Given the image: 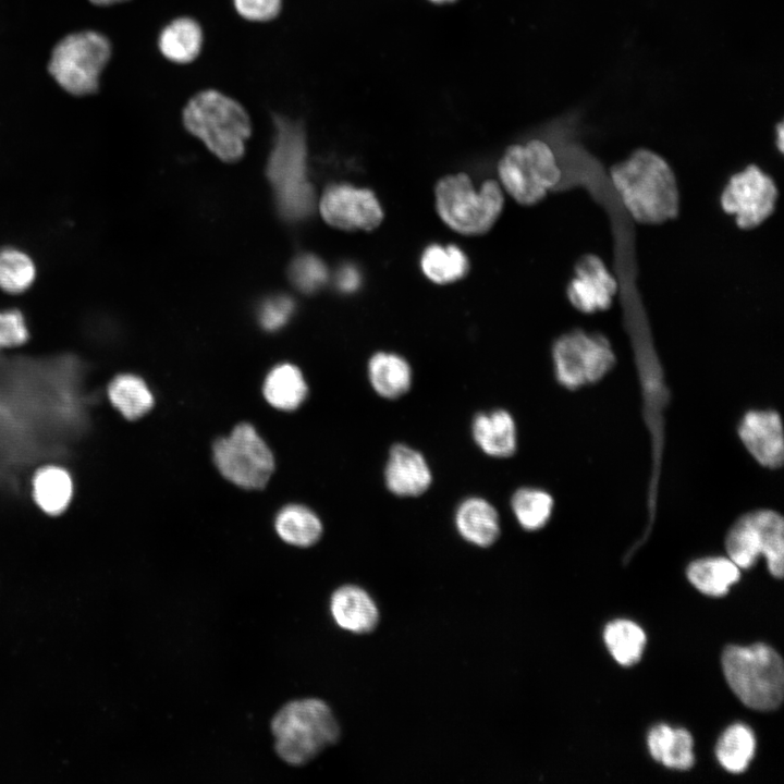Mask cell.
I'll list each match as a JSON object with an SVG mask.
<instances>
[{
    "instance_id": "ba28073f",
    "label": "cell",
    "mask_w": 784,
    "mask_h": 784,
    "mask_svg": "<svg viewBox=\"0 0 784 784\" xmlns=\"http://www.w3.org/2000/svg\"><path fill=\"white\" fill-rule=\"evenodd\" d=\"M725 549L739 568L751 567L764 555L768 568L775 578L783 577L784 520L773 510H756L742 515L728 529Z\"/></svg>"
},
{
    "instance_id": "30bf717a",
    "label": "cell",
    "mask_w": 784,
    "mask_h": 784,
    "mask_svg": "<svg viewBox=\"0 0 784 784\" xmlns=\"http://www.w3.org/2000/svg\"><path fill=\"white\" fill-rule=\"evenodd\" d=\"M213 460L224 478L246 489L265 487L274 469L270 449L249 424L216 441Z\"/></svg>"
},
{
    "instance_id": "74e56055",
    "label": "cell",
    "mask_w": 784,
    "mask_h": 784,
    "mask_svg": "<svg viewBox=\"0 0 784 784\" xmlns=\"http://www.w3.org/2000/svg\"><path fill=\"white\" fill-rule=\"evenodd\" d=\"M90 1H93L96 4H112V3H118V2L125 1V0H90Z\"/></svg>"
},
{
    "instance_id": "6da1fadb",
    "label": "cell",
    "mask_w": 784,
    "mask_h": 784,
    "mask_svg": "<svg viewBox=\"0 0 784 784\" xmlns=\"http://www.w3.org/2000/svg\"><path fill=\"white\" fill-rule=\"evenodd\" d=\"M610 180L628 215L640 223H661L677 215L675 176L663 158L640 149L611 169Z\"/></svg>"
},
{
    "instance_id": "277c9868",
    "label": "cell",
    "mask_w": 784,
    "mask_h": 784,
    "mask_svg": "<svg viewBox=\"0 0 784 784\" xmlns=\"http://www.w3.org/2000/svg\"><path fill=\"white\" fill-rule=\"evenodd\" d=\"M274 125L268 176L281 213L291 220L303 219L314 205V193L306 180L304 131L299 122L279 114L274 115Z\"/></svg>"
},
{
    "instance_id": "8d00e7d4",
    "label": "cell",
    "mask_w": 784,
    "mask_h": 784,
    "mask_svg": "<svg viewBox=\"0 0 784 784\" xmlns=\"http://www.w3.org/2000/svg\"><path fill=\"white\" fill-rule=\"evenodd\" d=\"M336 287L343 293L357 291L362 283V274L353 264L342 265L335 275Z\"/></svg>"
},
{
    "instance_id": "3957f363",
    "label": "cell",
    "mask_w": 784,
    "mask_h": 784,
    "mask_svg": "<svg viewBox=\"0 0 784 784\" xmlns=\"http://www.w3.org/2000/svg\"><path fill=\"white\" fill-rule=\"evenodd\" d=\"M183 123L228 162L243 156L252 132L249 117L241 103L216 89L201 90L189 99L183 110Z\"/></svg>"
},
{
    "instance_id": "7a4b0ae2",
    "label": "cell",
    "mask_w": 784,
    "mask_h": 784,
    "mask_svg": "<svg viewBox=\"0 0 784 784\" xmlns=\"http://www.w3.org/2000/svg\"><path fill=\"white\" fill-rule=\"evenodd\" d=\"M274 751L294 767L307 764L341 737V727L329 705L318 698L292 700L270 723Z\"/></svg>"
},
{
    "instance_id": "83f0119b",
    "label": "cell",
    "mask_w": 784,
    "mask_h": 784,
    "mask_svg": "<svg viewBox=\"0 0 784 784\" xmlns=\"http://www.w3.org/2000/svg\"><path fill=\"white\" fill-rule=\"evenodd\" d=\"M420 268L432 282L448 284L462 279L468 272L469 262L455 245L431 244L421 254Z\"/></svg>"
},
{
    "instance_id": "cb8c5ba5",
    "label": "cell",
    "mask_w": 784,
    "mask_h": 784,
    "mask_svg": "<svg viewBox=\"0 0 784 784\" xmlns=\"http://www.w3.org/2000/svg\"><path fill=\"white\" fill-rule=\"evenodd\" d=\"M201 46V27L197 21L187 16L173 20L159 36L161 53L175 63L194 61L198 57Z\"/></svg>"
},
{
    "instance_id": "9c48e42d",
    "label": "cell",
    "mask_w": 784,
    "mask_h": 784,
    "mask_svg": "<svg viewBox=\"0 0 784 784\" xmlns=\"http://www.w3.org/2000/svg\"><path fill=\"white\" fill-rule=\"evenodd\" d=\"M552 362L556 381L576 390L601 380L613 368L615 355L602 334L575 330L555 340Z\"/></svg>"
},
{
    "instance_id": "5b68a950",
    "label": "cell",
    "mask_w": 784,
    "mask_h": 784,
    "mask_svg": "<svg viewBox=\"0 0 784 784\" xmlns=\"http://www.w3.org/2000/svg\"><path fill=\"white\" fill-rule=\"evenodd\" d=\"M722 667L728 686L745 706L770 711L782 703L783 661L771 647L727 646L722 653Z\"/></svg>"
},
{
    "instance_id": "9a60e30c",
    "label": "cell",
    "mask_w": 784,
    "mask_h": 784,
    "mask_svg": "<svg viewBox=\"0 0 784 784\" xmlns=\"http://www.w3.org/2000/svg\"><path fill=\"white\" fill-rule=\"evenodd\" d=\"M385 488L400 498L424 494L431 486L433 476L425 455L405 443L391 446L383 468Z\"/></svg>"
},
{
    "instance_id": "603a6c76",
    "label": "cell",
    "mask_w": 784,
    "mask_h": 784,
    "mask_svg": "<svg viewBox=\"0 0 784 784\" xmlns=\"http://www.w3.org/2000/svg\"><path fill=\"white\" fill-rule=\"evenodd\" d=\"M111 405L127 420H135L147 414L155 399L147 383L137 375L120 373L107 387Z\"/></svg>"
},
{
    "instance_id": "d4e9b609",
    "label": "cell",
    "mask_w": 784,
    "mask_h": 784,
    "mask_svg": "<svg viewBox=\"0 0 784 784\" xmlns=\"http://www.w3.org/2000/svg\"><path fill=\"white\" fill-rule=\"evenodd\" d=\"M687 578L699 591L720 597L728 591L739 577V567L728 558H703L687 567Z\"/></svg>"
},
{
    "instance_id": "484cf974",
    "label": "cell",
    "mask_w": 784,
    "mask_h": 784,
    "mask_svg": "<svg viewBox=\"0 0 784 784\" xmlns=\"http://www.w3.org/2000/svg\"><path fill=\"white\" fill-rule=\"evenodd\" d=\"M307 385L299 369L290 364L275 366L264 383L268 403L282 411L296 409L305 400Z\"/></svg>"
},
{
    "instance_id": "ab89813d",
    "label": "cell",
    "mask_w": 784,
    "mask_h": 784,
    "mask_svg": "<svg viewBox=\"0 0 784 784\" xmlns=\"http://www.w3.org/2000/svg\"><path fill=\"white\" fill-rule=\"evenodd\" d=\"M429 1L432 3H436V4H442V3L454 2L456 0H429Z\"/></svg>"
},
{
    "instance_id": "4fadbf2b",
    "label": "cell",
    "mask_w": 784,
    "mask_h": 784,
    "mask_svg": "<svg viewBox=\"0 0 784 784\" xmlns=\"http://www.w3.org/2000/svg\"><path fill=\"white\" fill-rule=\"evenodd\" d=\"M320 211L330 225L343 230H373L383 219L376 195L367 188L348 184H334L327 188L320 201Z\"/></svg>"
},
{
    "instance_id": "2e32d148",
    "label": "cell",
    "mask_w": 784,
    "mask_h": 784,
    "mask_svg": "<svg viewBox=\"0 0 784 784\" xmlns=\"http://www.w3.org/2000/svg\"><path fill=\"white\" fill-rule=\"evenodd\" d=\"M617 291V283L596 256H586L576 266L567 295L575 307L585 313L607 308Z\"/></svg>"
},
{
    "instance_id": "e0dca14e",
    "label": "cell",
    "mask_w": 784,
    "mask_h": 784,
    "mask_svg": "<svg viewBox=\"0 0 784 784\" xmlns=\"http://www.w3.org/2000/svg\"><path fill=\"white\" fill-rule=\"evenodd\" d=\"M475 444L493 458L512 456L517 449V426L513 415L504 408L476 414L470 426Z\"/></svg>"
},
{
    "instance_id": "5bb4252c",
    "label": "cell",
    "mask_w": 784,
    "mask_h": 784,
    "mask_svg": "<svg viewBox=\"0 0 784 784\" xmlns=\"http://www.w3.org/2000/svg\"><path fill=\"white\" fill-rule=\"evenodd\" d=\"M737 431L746 450L760 465L777 468L783 464L784 436L777 412L748 411L740 419Z\"/></svg>"
},
{
    "instance_id": "e575fe53",
    "label": "cell",
    "mask_w": 784,
    "mask_h": 784,
    "mask_svg": "<svg viewBox=\"0 0 784 784\" xmlns=\"http://www.w3.org/2000/svg\"><path fill=\"white\" fill-rule=\"evenodd\" d=\"M293 309L294 304L290 297L282 295L270 297L260 306L259 321L266 330H278L287 322Z\"/></svg>"
},
{
    "instance_id": "ac0fdd59",
    "label": "cell",
    "mask_w": 784,
    "mask_h": 784,
    "mask_svg": "<svg viewBox=\"0 0 784 784\" xmlns=\"http://www.w3.org/2000/svg\"><path fill=\"white\" fill-rule=\"evenodd\" d=\"M454 526L465 541L481 548L493 544L501 532L498 510L479 495L467 497L457 504Z\"/></svg>"
},
{
    "instance_id": "7c38bea8",
    "label": "cell",
    "mask_w": 784,
    "mask_h": 784,
    "mask_svg": "<svg viewBox=\"0 0 784 784\" xmlns=\"http://www.w3.org/2000/svg\"><path fill=\"white\" fill-rule=\"evenodd\" d=\"M775 200L774 182L755 166L733 175L721 197L724 211L734 215L737 225L744 229L762 223L772 213Z\"/></svg>"
},
{
    "instance_id": "44dd1931",
    "label": "cell",
    "mask_w": 784,
    "mask_h": 784,
    "mask_svg": "<svg viewBox=\"0 0 784 784\" xmlns=\"http://www.w3.org/2000/svg\"><path fill=\"white\" fill-rule=\"evenodd\" d=\"M367 377L375 393L385 400L403 396L413 384L411 364L393 352L375 353L367 364Z\"/></svg>"
},
{
    "instance_id": "d6986e66",
    "label": "cell",
    "mask_w": 784,
    "mask_h": 784,
    "mask_svg": "<svg viewBox=\"0 0 784 784\" xmlns=\"http://www.w3.org/2000/svg\"><path fill=\"white\" fill-rule=\"evenodd\" d=\"M331 615L339 627L354 634L372 632L379 622L378 608L363 588L343 585L330 599Z\"/></svg>"
},
{
    "instance_id": "d6a6232c",
    "label": "cell",
    "mask_w": 784,
    "mask_h": 784,
    "mask_svg": "<svg viewBox=\"0 0 784 784\" xmlns=\"http://www.w3.org/2000/svg\"><path fill=\"white\" fill-rule=\"evenodd\" d=\"M290 278L298 290L313 293L326 283L328 271L324 264L316 256L302 255L291 265Z\"/></svg>"
},
{
    "instance_id": "52a82bcc",
    "label": "cell",
    "mask_w": 784,
    "mask_h": 784,
    "mask_svg": "<svg viewBox=\"0 0 784 784\" xmlns=\"http://www.w3.org/2000/svg\"><path fill=\"white\" fill-rule=\"evenodd\" d=\"M498 171L505 189L523 205L538 203L562 182L553 148L540 139L510 146L499 161Z\"/></svg>"
},
{
    "instance_id": "4dcf8cb0",
    "label": "cell",
    "mask_w": 784,
    "mask_h": 784,
    "mask_svg": "<svg viewBox=\"0 0 784 784\" xmlns=\"http://www.w3.org/2000/svg\"><path fill=\"white\" fill-rule=\"evenodd\" d=\"M603 638L615 661L624 666L638 662L646 645L645 632L636 623L627 620L609 623L604 628Z\"/></svg>"
},
{
    "instance_id": "f35d334b",
    "label": "cell",
    "mask_w": 784,
    "mask_h": 784,
    "mask_svg": "<svg viewBox=\"0 0 784 784\" xmlns=\"http://www.w3.org/2000/svg\"><path fill=\"white\" fill-rule=\"evenodd\" d=\"M777 133H779V147H780L779 149L782 150V147H783V124L782 123L779 124Z\"/></svg>"
},
{
    "instance_id": "836d02e7",
    "label": "cell",
    "mask_w": 784,
    "mask_h": 784,
    "mask_svg": "<svg viewBox=\"0 0 784 784\" xmlns=\"http://www.w3.org/2000/svg\"><path fill=\"white\" fill-rule=\"evenodd\" d=\"M29 330L24 315L15 308L0 310V351L24 345Z\"/></svg>"
},
{
    "instance_id": "4316f807",
    "label": "cell",
    "mask_w": 784,
    "mask_h": 784,
    "mask_svg": "<svg viewBox=\"0 0 784 784\" xmlns=\"http://www.w3.org/2000/svg\"><path fill=\"white\" fill-rule=\"evenodd\" d=\"M279 537L296 547H310L322 535V524L319 517L303 505H287L277 515L274 522Z\"/></svg>"
},
{
    "instance_id": "d590c367",
    "label": "cell",
    "mask_w": 784,
    "mask_h": 784,
    "mask_svg": "<svg viewBox=\"0 0 784 784\" xmlns=\"http://www.w3.org/2000/svg\"><path fill=\"white\" fill-rule=\"evenodd\" d=\"M237 13L249 21L266 22L281 10L282 0H233Z\"/></svg>"
},
{
    "instance_id": "1f68e13d",
    "label": "cell",
    "mask_w": 784,
    "mask_h": 784,
    "mask_svg": "<svg viewBox=\"0 0 784 784\" xmlns=\"http://www.w3.org/2000/svg\"><path fill=\"white\" fill-rule=\"evenodd\" d=\"M35 279L36 266L28 254L15 247L0 248V290L21 294L34 284Z\"/></svg>"
},
{
    "instance_id": "8992f818",
    "label": "cell",
    "mask_w": 784,
    "mask_h": 784,
    "mask_svg": "<svg viewBox=\"0 0 784 784\" xmlns=\"http://www.w3.org/2000/svg\"><path fill=\"white\" fill-rule=\"evenodd\" d=\"M504 199L501 187L487 180L480 188L464 173L446 175L436 186V208L443 222L464 235L486 233L499 218Z\"/></svg>"
},
{
    "instance_id": "8fae6325",
    "label": "cell",
    "mask_w": 784,
    "mask_h": 784,
    "mask_svg": "<svg viewBox=\"0 0 784 784\" xmlns=\"http://www.w3.org/2000/svg\"><path fill=\"white\" fill-rule=\"evenodd\" d=\"M109 57L110 45L103 36L93 32L74 34L56 47L50 72L68 91L89 94L96 90Z\"/></svg>"
},
{
    "instance_id": "ffe728a7",
    "label": "cell",
    "mask_w": 784,
    "mask_h": 784,
    "mask_svg": "<svg viewBox=\"0 0 784 784\" xmlns=\"http://www.w3.org/2000/svg\"><path fill=\"white\" fill-rule=\"evenodd\" d=\"M74 495L71 473L59 464H45L32 477V497L37 507L49 516H59L70 506Z\"/></svg>"
},
{
    "instance_id": "7402d4cb",
    "label": "cell",
    "mask_w": 784,
    "mask_h": 784,
    "mask_svg": "<svg viewBox=\"0 0 784 784\" xmlns=\"http://www.w3.org/2000/svg\"><path fill=\"white\" fill-rule=\"evenodd\" d=\"M693 738L682 728L657 725L648 735V748L652 758L670 769L688 770L694 764Z\"/></svg>"
},
{
    "instance_id": "f1b7e54d",
    "label": "cell",
    "mask_w": 784,
    "mask_h": 784,
    "mask_svg": "<svg viewBox=\"0 0 784 784\" xmlns=\"http://www.w3.org/2000/svg\"><path fill=\"white\" fill-rule=\"evenodd\" d=\"M510 506L518 525L527 531L544 527L551 518L554 500L540 488L522 487L514 491Z\"/></svg>"
},
{
    "instance_id": "f546056e",
    "label": "cell",
    "mask_w": 784,
    "mask_h": 784,
    "mask_svg": "<svg viewBox=\"0 0 784 784\" xmlns=\"http://www.w3.org/2000/svg\"><path fill=\"white\" fill-rule=\"evenodd\" d=\"M756 739L751 730L744 724L730 726L718 740L715 755L720 764L731 773L744 772L751 761Z\"/></svg>"
}]
</instances>
